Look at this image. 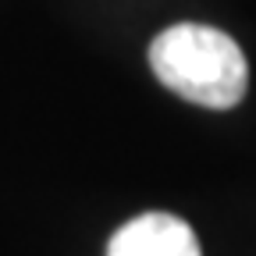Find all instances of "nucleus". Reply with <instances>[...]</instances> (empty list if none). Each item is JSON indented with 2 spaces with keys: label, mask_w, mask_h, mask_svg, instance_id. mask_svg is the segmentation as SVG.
<instances>
[{
  "label": "nucleus",
  "mask_w": 256,
  "mask_h": 256,
  "mask_svg": "<svg viewBox=\"0 0 256 256\" xmlns=\"http://www.w3.org/2000/svg\"><path fill=\"white\" fill-rule=\"evenodd\" d=\"M150 68L182 100L210 110L242 104L249 89V64L242 46L220 28L182 22L150 43Z\"/></svg>",
  "instance_id": "nucleus-1"
},
{
  "label": "nucleus",
  "mask_w": 256,
  "mask_h": 256,
  "mask_svg": "<svg viewBox=\"0 0 256 256\" xmlns=\"http://www.w3.org/2000/svg\"><path fill=\"white\" fill-rule=\"evenodd\" d=\"M107 256H203L196 232L174 214H139L110 235Z\"/></svg>",
  "instance_id": "nucleus-2"
}]
</instances>
